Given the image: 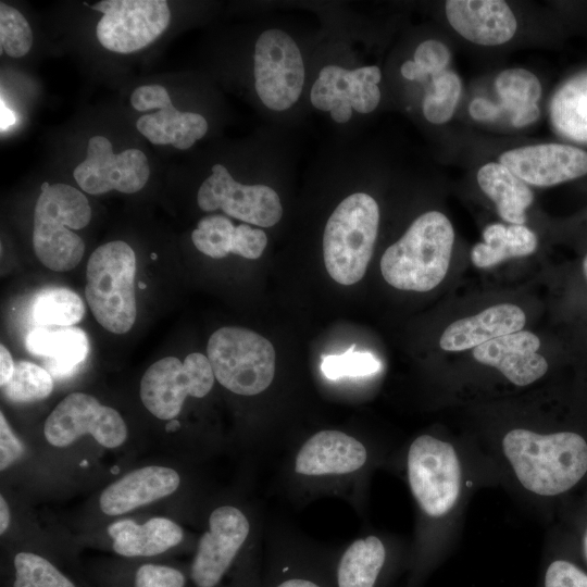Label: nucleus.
<instances>
[{
	"instance_id": "a211bd4d",
	"label": "nucleus",
	"mask_w": 587,
	"mask_h": 587,
	"mask_svg": "<svg viewBox=\"0 0 587 587\" xmlns=\"http://www.w3.org/2000/svg\"><path fill=\"white\" fill-rule=\"evenodd\" d=\"M366 460L367 450L360 440L340 430L326 429L301 446L295 471L304 476L345 475L360 470Z\"/></svg>"
},
{
	"instance_id": "cd10ccee",
	"label": "nucleus",
	"mask_w": 587,
	"mask_h": 587,
	"mask_svg": "<svg viewBox=\"0 0 587 587\" xmlns=\"http://www.w3.org/2000/svg\"><path fill=\"white\" fill-rule=\"evenodd\" d=\"M495 85L501 99L500 107L512 114L515 127L529 125L538 118L541 85L533 73L509 68L497 76Z\"/></svg>"
},
{
	"instance_id": "a878e982",
	"label": "nucleus",
	"mask_w": 587,
	"mask_h": 587,
	"mask_svg": "<svg viewBox=\"0 0 587 587\" xmlns=\"http://www.w3.org/2000/svg\"><path fill=\"white\" fill-rule=\"evenodd\" d=\"M136 128L151 143L186 150L207 134L208 122L201 114L180 112L172 105L140 116Z\"/></svg>"
},
{
	"instance_id": "5701e85b",
	"label": "nucleus",
	"mask_w": 587,
	"mask_h": 587,
	"mask_svg": "<svg viewBox=\"0 0 587 587\" xmlns=\"http://www.w3.org/2000/svg\"><path fill=\"white\" fill-rule=\"evenodd\" d=\"M113 550L123 557H153L177 546L183 539L182 528L166 517H153L139 525L121 520L108 527Z\"/></svg>"
},
{
	"instance_id": "2eb2a0df",
	"label": "nucleus",
	"mask_w": 587,
	"mask_h": 587,
	"mask_svg": "<svg viewBox=\"0 0 587 587\" xmlns=\"http://www.w3.org/2000/svg\"><path fill=\"white\" fill-rule=\"evenodd\" d=\"M382 72L375 65L347 70L338 65L324 66L310 91V101L321 111H329L340 124L352 117V111L362 114L376 109L380 100L377 84Z\"/></svg>"
},
{
	"instance_id": "aec40b11",
	"label": "nucleus",
	"mask_w": 587,
	"mask_h": 587,
	"mask_svg": "<svg viewBox=\"0 0 587 587\" xmlns=\"http://www.w3.org/2000/svg\"><path fill=\"white\" fill-rule=\"evenodd\" d=\"M176 471L165 466L134 470L109 485L99 504L107 515H121L173 494L179 486Z\"/></svg>"
},
{
	"instance_id": "79ce46f5",
	"label": "nucleus",
	"mask_w": 587,
	"mask_h": 587,
	"mask_svg": "<svg viewBox=\"0 0 587 587\" xmlns=\"http://www.w3.org/2000/svg\"><path fill=\"white\" fill-rule=\"evenodd\" d=\"M23 445L12 432L4 414L0 413V470L4 471L23 453Z\"/></svg>"
},
{
	"instance_id": "dca6fc26",
	"label": "nucleus",
	"mask_w": 587,
	"mask_h": 587,
	"mask_svg": "<svg viewBox=\"0 0 587 587\" xmlns=\"http://www.w3.org/2000/svg\"><path fill=\"white\" fill-rule=\"evenodd\" d=\"M526 184L550 187L587 174V152L569 145L541 143L503 152L499 157Z\"/></svg>"
},
{
	"instance_id": "4c0bfd02",
	"label": "nucleus",
	"mask_w": 587,
	"mask_h": 587,
	"mask_svg": "<svg viewBox=\"0 0 587 587\" xmlns=\"http://www.w3.org/2000/svg\"><path fill=\"white\" fill-rule=\"evenodd\" d=\"M265 587H335L326 579L321 571L285 566L273 572Z\"/></svg>"
},
{
	"instance_id": "473e14b6",
	"label": "nucleus",
	"mask_w": 587,
	"mask_h": 587,
	"mask_svg": "<svg viewBox=\"0 0 587 587\" xmlns=\"http://www.w3.org/2000/svg\"><path fill=\"white\" fill-rule=\"evenodd\" d=\"M13 567V587H76L48 559L33 552L16 553Z\"/></svg>"
},
{
	"instance_id": "de8ad7c7",
	"label": "nucleus",
	"mask_w": 587,
	"mask_h": 587,
	"mask_svg": "<svg viewBox=\"0 0 587 587\" xmlns=\"http://www.w3.org/2000/svg\"><path fill=\"white\" fill-rule=\"evenodd\" d=\"M15 122V116L13 111L3 107L1 103V130L7 129L12 126Z\"/></svg>"
},
{
	"instance_id": "9d476101",
	"label": "nucleus",
	"mask_w": 587,
	"mask_h": 587,
	"mask_svg": "<svg viewBox=\"0 0 587 587\" xmlns=\"http://www.w3.org/2000/svg\"><path fill=\"white\" fill-rule=\"evenodd\" d=\"M91 9L103 13L96 30L100 45L116 53H132L149 46L171 21L165 0H103Z\"/></svg>"
},
{
	"instance_id": "37998d69",
	"label": "nucleus",
	"mask_w": 587,
	"mask_h": 587,
	"mask_svg": "<svg viewBox=\"0 0 587 587\" xmlns=\"http://www.w3.org/2000/svg\"><path fill=\"white\" fill-rule=\"evenodd\" d=\"M501 111V107L484 98L474 99L469 107L470 115L476 121H495Z\"/></svg>"
},
{
	"instance_id": "c9c22d12",
	"label": "nucleus",
	"mask_w": 587,
	"mask_h": 587,
	"mask_svg": "<svg viewBox=\"0 0 587 587\" xmlns=\"http://www.w3.org/2000/svg\"><path fill=\"white\" fill-rule=\"evenodd\" d=\"M379 369L380 362L373 353L354 351V345L345 353L322 355L321 370L329 379L371 375Z\"/></svg>"
},
{
	"instance_id": "c03bdc74",
	"label": "nucleus",
	"mask_w": 587,
	"mask_h": 587,
	"mask_svg": "<svg viewBox=\"0 0 587 587\" xmlns=\"http://www.w3.org/2000/svg\"><path fill=\"white\" fill-rule=\"evenodd\" d=\"M15 363L11 357L10 351L0 346V385L3 387L12 377L14 373Z\"/></svg>"
},
{
	"instance_id": "a18cd8bd",
	"label": "nucleus",
	"mask_w": 587,
	"mask_h": 587,
	"mask_svg": "<svg viewBox=\"0 0 587 587\" xmlns=\"http://www.w3.org/2000/svg\"><path fill=\"white\" fill-rule=\"evenodd\" d=\"M400 72L409 80L423 82L428 76L413 60L405 61L401 65Z\"/></svg>"
},
{
	"instance_id": "4be33fe9",
	"label": "nucleus",
	"mask_w": 587,
	"mask_h": 587,
	"mask_svg": "<svg viewBox=\"0 0 587 587\" xmlns=\"http://www.w3.org/2000/svg\"><path fill=\"white\" fill-rule=\"evenodd\" d=\"M28 351L45 360L51 376L64 378L73 375L89 353L86 333L75 326L34 327L26 337Z\"/></svg>"
},
{
	"instance_id": "3c124183",
	"label": "nucleus",
	"mask_w": 587,
	"mask_h": 587,
	"mask_svg": "<svg viewBox=\"0 0 587 587\" xmlns=\"http://www.w3.org/2000/svg\"><path fill=\"white\" fill-rule=\"evenodd\" d=\"M583 272L587 279V254L585 255L584 261H583Z\"/></svg>"
},
{
	"instance_id": "1a4fd4ad",
	"label": "nucleus",
	"mask_w": 587,
	"mask_h": 587,
	"mask_svg": "<svg viewBox=\"0 0 587 587\" xmlns=\"http://www.w3.org/2000/svg\"><path fill=\"white\" fill-rule=\"evenodd\" d=\"M253 76L257 95L266 108L284 111L298 101L305 71L300 49L291 36L271 28L258 37Z\"/></svg>"
},
{
	"instance_id": "58836bf2",
	"label": "nucleus",
	"mask_w": 587,
	"mask_h": 587,
	"mask_svg": "<svg viewBox=\"0 0 587 587\" xmlns=\"http://www.w3.org/2000/svg\"><path fill=\"white\" fill-rule=\"evenodd\" d=\"M450 57L446 45L436 39H428L417 46L413 61L427 75L434 76L447 70Z\"/></svg>"
},
{
	"instance_id": "c85d7f7f",
	"label": "nucleus",
	"mask_w": 587,
	"mask_h": 587,
	"mask_svg": "<svg viewBox=\"0 0 587 587\" xmlns=\"http://www.w3.org/2000/svg\"><path fill=\"white\" fill-rule=\"evenodd\" d=\"M551 121L563 136L587 141V74L563 85L550 105Z\"/></svg>"
},
{
	"instance_id": "c756f323",
	"label": "nucleus",
	"mask_w": 587,
	"mask_h": 587,
	"mask_svg": "<svg viewBox=\"0 0 587 587\" xmlns=\"http://www.w3.org/2000/svg\"><path fill=\"white\" fill-rule=\"evenodd\" d=\"M85 304L82 298L65 287H48L38 291L29 305L34 327L74 326L82 321Z\"/></svg>"
},
{
	"instance_id": "f257e3e1",
	"label": "nucleus",
	"mask_w": 587,
	"mask_h": 587,
	"mask_svg": "<svg viewBox=\"0 0 587 587\" xmlns=\"http://www.w3.org/2000/svg\"><path fill=\"white\" fill-rule=\"evenodd\" d=\"M502 451L520 484L535 495L563 494L587 473V442L573 432L514 428L504 435Z\"/></svg>"
},
{
	"instance_id": "2f4dec72",
	"label": "nucleus",
	"mask_w": 587,
	"mask_h": 587,
	"mask_svg": "<svg viewBox=\"0 0 587 587\" xmlns=\"http://www.w3.org/2000/svg\"><path fill=\"white\" fill-rule=\"evenodd\" d=\"M52 389L51 374L28 361L16 362L11 379L2 387L5 398L16 403L43 400L50 396Z\"/></svg>"
},
{
	"instance_id": "6e6552de",
	"label": "nucleus",
	"mask_w": 587,
	"mask_h": 587,
	"mask_svg": "<svg viewBox=\"0 0 587 587\" xmlns=\"http://www.w3.org/2000/svg\"><path fill=\"white\" fill-rule=\"evenodd\" d=\"M208 357L189 353L184 361L163 358L151 364L140 382V399L146 409L160 420H173L188 396L205 397L214 385Z\"/></svg>"
},
{
	"instance_id": "7c9ffc66",
	"label": "nucleus",
	"mask_w": 587,
	"mask_h": 587,
	"mask_svg": "<svg viewBox=\"0 0 587 587\" xmlns=\"http://www.w3.org/2000/svg\"><path fill=\"white\" fill-rule=\"evenodd\" d=\"M238 239V227L221 214L202 217L191 234L197 250L214 259L225 258L228 253L236 254Z\"/></svg>"
},
{
	"instance_id": "b1692460",
	"label": "nucleus",
	"mask_w": 587,
	"mask_h": 587,
	"mask_svg": "<svg viewBox=\"0 0 587 587\" xmlns=\"http://www.w3.org/2000/svg\"><path fill=\"white\" fill-rule=\"evenodd\" d=\"M387 551L376 536L354 540L338 559L333 580L335 587H379Z\"/></svg>"
},
{
	"instance_id": "f704fd0d",
	"label": "nucleus",
	"mask_w": 587,
	"mask_h": 587,
	"mask_svg": "<svg viewBox=\"0 0 587 587\" xmlns=\"http://www.w3.org/2000/svg\"><path fill=\"white\" fill-rule=\"evenodd\" d=\"M0 45L11 58L28 53L33 45L32 28L24 15L15 8L0 3Z\"/></svg>"
},
{
	"instance_id": "8fccbe9b",
	"label": "nucleus",
	"mask_w": 587,
	"mask_h": 587,
	"mask_svg": "<svg viewBox=\"0 0 587 587\" xmlns=\"http://www.w3.org/2000/svg\"><path fill=\"white\" fill-rule=\"evenodd\" d=\"M583 551H584V555H585V559L587 561V530L584 535V539H583Z\"/></svg>"
},
{
	"instance_id": "09e8293b",
	"label": "nucleus",
	"mask_w": 587,
	"mask_h": 587,
	"mask_svg": "<svg viewBox=\"0 0 587 587\" xmlns=\"http://www.w3.org/2000/svg\"><path fill=\"white\" fill-rule=\"evenodd\" d=\"M179 426V423L175 420H171L170 424L167 425V430L176 429Z\"/></svg>"
},
{
	"instance_id": "4468645a",
	"label": "nucleus",
	"mask_w": 587,
	"mask_h": 587,
	"mask_svg": "<svg viewBox=\"0 0 587 587\" xmlns=\"http://www.w3.org/2000/svg\"><path fill=\"white\" fill-rule=\"evenodd\" d=\"M73 176L89 195L111 190L135 193L146 186L150 166L141 150L127 149L114 154L110 140L96 135L89 139L86 159L74 168Z\"/></svg>"
},
{
	"instance_id": "39448f33",
	"label": "nucleus",
	"mask_w": 587,
	"mask_h": 587,
	"mask_svg": "<svg viewBox=\"0 0 587 587\" xmlns=\"http://www.w3.org/2000/svg\"><path fill=\"white\" fill-rule=\"evenodd\" d=\"M136 254L122 240L98 247L90 255L85 297L97 322L113 334H125L135 324Z\"/></svg>"
},
{
	"instance_id": "e433bc0d",
	"label": "nucleus",
	"mask_w": 587,
	"mask_h": 587,
	"mask_svg": "<svg viewBox=\"0 0 587 587\" xmlns=\"http://www.w3.org/2000/svg\"><path fill=\"white\" fill-rule=\"evenodd\" d=\"M185 574L176 567L147 563L135 572L134 587H186Z\"/></svg>"
},
{
	"instance_id": "412c9836",
	"label": "nucleus",
	"mask_w": 587,
	"mask_h": 587,
	"mask_svg": "<svg viewBox=\"0 0 587 587\" xmlns=\"http://www.w3.org/2000/svg\"><path fill=\"white\" fill-rule=\"evenodd\" d=\"M524 311L512 303H499L480 313L451 323L442 333L439 346L446 351H463L497 337L522 330Z\"/></svg>"
},
{
	"instance_id": "f3484780",
	"label": "nucleus",
	"mask_w": 587,
	"mask_h": 587,
	"mask_svg": "<svg viewBox=\"0 0 587 587\" xmlns=\"http://www.w3.org/2000/svg\"><path fill=\"white\" fill-rule=\"evenodd\" d=\"M539 347L535 334L519 330L475 347L473 357L478 363L500 371L512 384L527 386L548 371L547 360L538 353Z\"/></svg>"
},
{
	"instance_id": "6ab92c4d",
	"label": "nucleus",
	"mask_w": 587,
	"mask_h": 587,
	"mask_svg": "<svg viewBox=\"0 0 587 587\" xmlns=\"http://www.w3.org/2000/svg\"><path fill=\"white\" fill-rule=\"evenodd\" d=\"M445 10L450 25L477 45H502L516 32V18L501 0H448Z\"/></svg>"
},
{
	"instance_id": "20e7f679",
	"label": "nucleus",
	"mask_w": 587,
	"mask_h": 587,
	"mask_svg": "<svg viewBox=\"0 0 587 587\" xmlns=\"http://www.w3.org/2000/svg\"><path fill=\"white\" fill-rule=\"evenodd\" d=\"M378 225V204L365 192L352 193L336 207L323 235L325 267L335 282L352 285L362 279L373 254Z\"/></svg>"
},
{
	"instance_id": "ea45409f",
	"label": "nucleus",
	"mask_w": 587,
	"mask_h": 587,
	"mask_svg": "<svg viewBox=\"0 0 587 587\" xmlns=\"http://www.w3.org/2000/svg\"><path fill=\"white\" fill-rule=\"evenodd\" d=\"M544 587H587V574L566 560H554L545 573Z\"/></svg>"
},
{
	"instance_id": "7ed1b4c3",
	"label": "nucleus",
	"mask_w": 587,
	"mask_h": 587,
	"mask_svg": "<svg viewBox=\"0 0 587 587\" xmlns=\"http://www.w3.org/2000/svg\"><path fill=\"white\" fill-rule=\"evenodd\" d=\"M33 226V247L38 260L55 272L74 268L85 251L83 239L72 229L86 227L91 208L86 196L66 184L40 186Z\"/></svg>"
},
{
	"instance_id": "603ef678",
	"label": "nucleus",
	"mask_w": 587,
	"mask_h": 587,
	"mask_svg": "<svg viewBox=\"0 0 587 587\" xmlns=\"http://www.w3.org/2000/svg\"><path fill=\"white\" fill-rule=\"evenodd\" d=\"M138 287H139L140 289H142V288H146V285H145L143 283L140 282L139 285H138Z\"/></svg>"
},
{
	"instance_id": "a19ab883",
	"label": "nucleus",
	"mask_w": 587,
	"mask_h": 587,
	"mask_svg": "<svg viewBox=\"0 0 587 587\" xmlns=\"http://www.w3.org/2000/svg\"><path fill=\"white\" fill-rule=\"evenodd\" d=\"M130 103L137 111L162 110L173 105L167 90L157 84L136 88L130 96Z\"/></svg>"
},
{
	"instance_id": "bb28decb",
	"label": "nucleus",
	"mask_w": 587,
	"mask_h": 587,
	"mask_svg": "<svg viewBox=\"0 0 587 587\" xmlns=\"http://www.w3.org/2000/svg\"><path fill=\"white\" fill-rule=\"evenodd\" d=\"M483 239L471 251L472 262L479 268L494 266L510 258L528 255L538 243L533 230L516 224H490L484 229Z\"/></svg>"
},
{
	"instance_id": "49530a36",
	"label": "nucleus",
	"mask_w": 587,
	"mask_h": 587,
	"mask_svg": "<svg viewBox=\"0 0 587 587\" xmlns=\"http://www.w3.org/2000/svg\"><path fill=\"white\" fill-rule=\"evenodd\" d=\"M10 524V510L9 505L3 498V496L0 497V534L2 535Z\"/></svg>"
},
{
	"instance_id": "f03ea898",
	"label": "nucleus",
	"mask_w": 587,
	"mask_h": 587,
	"mask_svg": "<svg viewBox=\"0 0 587 587\" xmlns=\"http://www.w3.org/2000/svg\"><path fill=\"white\" fill-rule=\"evenodd\" d=\"M454 230L448 217L428 211L413 221L403 236L380 259L384 279L400 290L425 292L447 275Z\"/></svg>"
},
{
	"instance_id": "423d86ee",
	"label": "nucleus",
	"mask_w": 587,
	"mask_h": 587,
	"mask_svg": "<svg viewBox=\"0 0 587 587\" xmlns=\"http://www.w3.org/2000/svg\"><path fill=\"white\" fill-rule=\"evenodd\" d=\"M215 379L240 396H255L272 384L275 376V350L270 340L242 327H221L207 346Z\"/></svg>"
},
{
	"instance_id": "393cba45",
	"label": "nucleus",
	"mask_w": 587,
	"mask_h": 587,
	"mask_svg": "<svg viewBox=\"0 0 587 587\" xmlns=\"http://www.w3.org/2000/svg\"><path fill=\"white\" fill-rule=\"evenodd\" d=\"M477 183L495 202L502 220L516 225L525 223V210L534 200L533 191L525 182L500 162H489L478 170Z\"/></svg>"
},
{
	"instance_id": "f8f14e48",
	"label": "nucleus",
	"mask_w": 587,
	"mask_h": 587,
	"mask_svg": "<svg viewBox=\"0 0 587 587\" xmlns=\"http://www.w3.org/2000/svg\"><path fill=\"white\" fill-rule=\"evenodd\" d=\"M250 532L241 510L221 505L209 517V529L200 537L189 576L195 587H222Z\"/></svg>"
},
{
	"instance_id": "ddd939ff",
	"label": "nucleus",
	"mask_w": 587,
	"mask_h": 587,
	"mask_svg": "<svg viewBox=\"0 0 587 587\" xmlns=\"http://www.w3.org/2000/svg\"><path fill=\"white\" fill-rule=\"evenodd\" d=\"M197 202L202 211L221 209L228 216L260 227H272L283 216V205L274 189L240 184L220 163L212 166V174L201 184Z\"/></svg>"
},
{
	"instance_id": "72a5a7b5",
	"label": "nucleus",
	"mask_w": 587,
	"mask_h": 587,
	"mask_svg": "<svg viewBox=\"0 0 587 587\" xmlns=\"http://www.w3.org/2000/svg\"><path fill=\"white\" fill-rule=\"evenodd\" d=\"M432 88L423 99V114L428 122L442 124L453 115L462 85L459 76L448 70L432 76Z\"/></svg>"
},
{
	"instance_id": "9b49d317",
	"label": "nucleus",
	"mask_w": 587,
	"mask_h": 587,
	"mask_svg": "<svg viewBox=\"0 0 587 587\" xmlns=\"http://www.w3.org/2000/svg\"><path fill=\"white\" fill-rule=\"evenodd\" d=\"M43 432L47 441L59 448L86 434L105 448H117L127 438V426L120 413L84 392L66 396L47 417Z\"/></svg>"
},
{
	"instance_id": "0eeeda50",
	"label": "nucleus",
	"mask_w": 587,
	"mask_h": 587,
	"mask_svg": "<svg viewBox=\"0 0 587 587\" xmlns=\"http://www.w3.org/2000/svg\"><path fill=\"white\" fill-rule=\"evenodd\" d=\"M408 479L414 499L429 517H441L455 505L461 492V464L453 446L430 435L411 444Z\"/></svg>"
}]
</instances>
